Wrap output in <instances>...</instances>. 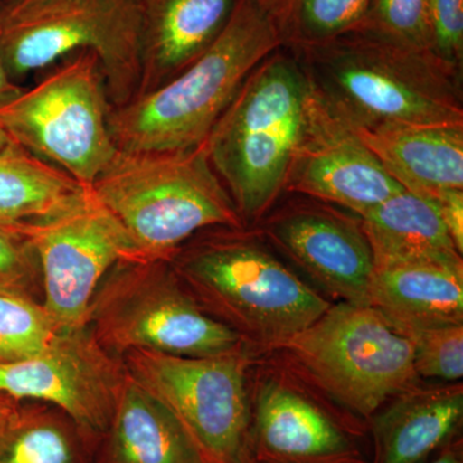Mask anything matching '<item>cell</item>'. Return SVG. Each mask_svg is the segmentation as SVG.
<instances>
[{
  "instance_id": "obj_1",
  "label": "cell",
  "mask_w": 463,
  "mask_h": 463,
  "mask_svg": "<svg viewBox=\"0 0 463 463\" xmlns=\"http://www.w3.org/2000/svg\"><path fill=\"white\" fill-rule=\"evenodd\" d=\"M288 50L317 99L352 129L463 124L462 71L431 51L361 32Z\"/></svg>"
},
{
  "instance_id": "obj_2",
  "label": "cell",
  "mask_w": 463,
  "mask_h": 463,
  "mask_svg": "<svg viewBox=\"0 0 463 463\" xmlns=\"http://www.w3.org/2000/svg\"><path fill=\"white\" fill-rule=\"evenodd\" d=\"M282 47L272 14L259 0H237L227 26L199 60L169 83L109 109L116 148L163 152L203 145L252 70Z\"/></svg>"
},
{
  "instance_id": "obj_3",
  "label": "cell",
  "mask_w": 463,
  "mask_h": 463,
  "mask_svg": "<svg viewBox=\"0 0 463 463\" xmlns=\"http://www.w3.org/2000/svg\"><path fill=\"white\" fill-rule=\"evenodd\" d=\"M169 263L207 313L260 346L279 349L331 307L249 227L201 231Z\"/></svg>"
},
{
  "instance_id": "obj_4",
  "label": "cell",
  "mask_w": 463,
  "mask_h": 463,
  "mask_svg": "<svg viewBox=\"0 0 463 463\" xmlns=\"http://www.w3.org/2000/svg\"><path fill=\"white\" fill-rule=\"evenodd\" d=\"M309 96L297 57L279 48L252 70L203 142L245 227L260 223L285 194Z\"/></svg>"
},
{
  "instance_id": "obj_5",
  "label": "cell",
  "mask_w": 463,
  "mask_h": 463,
  "mask_svg": "<svg viewBox=\"0 0 463 463\" xmlns=\"http://www.w3.org/2000/svg\"><path fill=\"white\" fill-rule=\"evenodd\" d=\"M90 192L141 258L169 260L201 231L245 227L210 164L205 143L183 151L118 149Z\"/></svg>"
},
{
  "instance_id": "obj_6",
  "label": "cell",
  "mask_w": 463,
  "mask_h": 463,
  "mask_svg": "<svg viewBox=\"0 0 463 463\" xmlns=\"http://www.w3.org/2000/svg\"><path fill=\"white\" fill-rule=\"evenodd\" d=\"M88 327L123 358L134 350L215 356L242 349L237 332L207 313L169 260L136 258L109 269L91 300Z\"/></svg>"
},
{
  "instance_id": "obj_7",
  "label": "cell",
  "mask_w": 463,
  "mask_h": 463,
  "mask_svg": "<svg viewBox=\"0 0 463 463\" xmlns=\"http://www.w3.org/2000/svg\"><path fill=\"white\" fill-rule=\"evenodd\" d=\"M111 108L99 57L80 51L0 103V127L12 142L90 190L118 152L109 129Z\"/></svg>"
},
{
  "instance_id": "obj_8",
  "label": "cell",
  "mask_w": 463,
  "mask_h": 463,
  "mask_svg": "<svg viewBox=\"0 0 463 463\" xmlns=\"http://www.w3.org/2000/svg\"><path fill=\"white\" fill-rule=\"evenodd\" d=\"M279 349L327 397L362 419L417 385L411 340L370 306L340 301Z\"/></svg>"
},
{
  "instance_id": "obj_9",
  "label": "cell",
  "mask_w": 463,
  "mask_h": 463,
  "mask_svg": "<svg viewBox=\"0 0 463 463\" xmlns=\"http://www.w3.org/2000/svg\"><path fill=\"white\" fill-rule=\"evenodd\" d=\"M0 29L3 60L14 80L90 51L99 57L112 108L138 93L136 0H53L0 24Z\"/></svg>"
},
{
  "instance_id": "obj_10",
  "label": "cell",
  "mask_w": 463,
  "mask_h": 463,
  "mask_svg": "<svg viewBox=\"0 0 463 463\" xmlns=\"http://www.w3.org/2000/svg\"><path fill=\"white\" fill-rule=\"evenodd\" d=\"M123 361L128 374L178 417L207 461L243 462L251 425L243 347L203 358L134 350Z\"/></svg>"
},
{
  "instance_id": "obj_11",
  "label": "cell",
  "mask_w": 463,
  "mask_h": 463,
  "mask_svg": "<svg viewBox=\"0 0 463 463\" xmlns=\"http://www.w3.org/2000/svg\"><path fill=\"white\" fill-rule=\"evenodd\" d=\"M11 230L35 252L42 304L57 331L87 326L97 288L114 265L141 258L132 240L90 190L57 214Z\"/></svg>"
},
{
  "instance_id": "obj_12",
  "label": "cell",
  "mask_w": 463,
  "mask_h": 463,
  "mask_svg": "<svg viewBox=\"0 0 463 463\" xmlns=\"http://www.w3.org/2000/svg\"><path fill=\"white\" fill-rule=\"evenodd\" d=\"M127 377L123 358L83 326L57 331L30 358L0 364V392L17 402L53 405L97 443L108 430Z\"/></svg>"
},
{
  "instance_id": "obj_13",
  "label": "cell",
  "mask_w": 463,
  "mask_h": 463,
  "mask_svg": "<svg viewBox=\"0 0 463 463\" xmlns=\"http://www.w3.org/2000/svg\"><path fill=\"white\" fill-rule=\"evenodd\" d=\"M402 191L354 130L332 115L310 90L306 129L285 194L334 203L361 216Z\"/></svg>"
},
{
  "instance_id": "obj_14",
  "label": "cell",
  "mask_w": 463,
  "mask_h": 463,
  "mask_svg": "<svg viewBox=\"0 0 463 463\" xmlns=\"http://www.w3.org/2000/svg\"><path fill=\"white\" fill-rule=\"evenodd\" d=\"M257 225L261 239L326 291L344 303L370 306L374 260L361 221L315 203H289Z\"/></svg>"
},
{
  "instance_id": "obj_15",
  "label": "cell",
  "mask_w": 463,
  "mask_h": 463,
  "mask_svg": "<svg viewBox=\"0 0 463 463\" xmlns=\"http://www.w3.org/2000/svg\"><path fill=\"white\" fill-rule=\"evenodd\" d=\"M246 457L267 463H364L343 425L279 380L258 389Z\"/></svg>"
},
{
  "instance_id": "obj_16",
  "label": "cell",
  "mask_w": 463,
  "mask_h": 463,
  "mask_svg": "<svg viewBox=\"0 0 463 463\" xmlns=\"http://www.w3.org/2000/svg\"><path fill=\"white\" fill-rule=\"evenodd\" d=\"M236 3L237 0H136L141 58L137 96L169 83L199 60L227 26Z\"/></svg>"
},
{
  "instance_id": "obj_17",
  "label": "cell",
  "mask_w": 463,
  "mask_h": 463,
  "mask_svg": "<svg viewBox=\"0 0 463 463\" xmlns=\"http://www.w3.org/2000/svg\"><path fill=\"white\" fill-rule=\"evenodd\" d=\"M353 130L404 190L429 200L463 190V124H380Z\"/></svg>"
},
{
  "instance_id": "obj_18",
  "label": "cell",
  "mask_w": 463,
  "mask_h": 463,
  "mask_svg": "<svg viewBox=\"0 0 463 463\" xmlns=\"http://www.w3.org/2000/svg\"><path fill=\"white\" fill-rule=\"evenodd\" d=\"M94 463H210L163 402L128 374Z\"/></svg>"
},
{
  "instance_id": "obj_19",
  "label": "cell",
  "mask_w": 463,
  "mask_h": 463,
  "mask_svg": "<svg viewBox=\"0 0 463 463\" xmlns=\"http://www.w3.org/2000/svg\"><path fill=\"white\" fill-rule=\"evenodd\" d=\"M463 420L461 385L417 390L373 417V463H423L455 440Z\"/></svg>"
},
{
  "instance_id": "obj_20",
  "label": "cell",
  "mask_w": 463,
  "mask_h": 463,
  "mask_svg": "<svg viewBox=\"0 0 463 463\" xmlns=\"http://www.w3.org/2000/svg\"><path fill=\"white\" fill-rule=\"evenodd\" d=\"M370 307L401 332L463 323V269L421 263L376 265Z\"/></svg>"
},
{
  "instance_id": "obj_21",
  "label": "cell",
  "mask_w": 463,
  "mask_h": 463,
  "mask_svg": "<svg viewBox=\"0 0 463 463\" xmlns=\"http://www.w3.org/2000/svg\"><path fill=\"white\" fill-rule=\"evenodd\" d=\"M359 218L374 267L421 263L463 269L462 254L432 200L404 190Z\"/></svg>"
},
{
  "instance_id": "obj_22",
  "label": "cell",
  "mask_w": 463,
  "mask_h": 463,
  "mask_svg": "<svg viewBox=\"0 0 463 463\" xmlns=\"http://www.w3.org/2000/svg\"><path fill=\"white\" fill-rule=\"evenodd\" d=\"M90 190L12 142L0 151V225L35 223L66 209Z\"/></svg>"
},
{
  "instance_id": "obj_23",
  "label": "cell",
  "mask_w": 463,
  "mask_h": 463,
  "mask_svg": "<svg viewBox=\"0 0 463 463\" xmlns=\"http://www.w3.org/2000/svg\"><path fill=\"white\" fill-rule=\"evenodd\" d=\"M96 441L51 404H18L0 429V463H94Z\"/></svg>"
},
{
  "instance_id": "obj_24",
  "label": "cell",
  "mask_w": 463,
  "mask_h": 463,
  "mask_svg": "<svg viewBox=\"0 0 463 463\" xmlns=\"http://www.w3.org/2000/svg\"><path fill=\"white\" fill-rule=\"evenodd\" d=\"M56 332V326L41 301L0 288V364L35 355Z\"/></svg>"
},
{
  "instance_id": "obj_25",
  "label": "cell",
  "mask_w": 463,
  "mask_h": 463,
  "mask_svg": "<svg viewBox=\"0 0 463 463\" xmlns=\"http://www.w3.org/2000/svg\"><path fill=\"white\" fill-rule=\"evenodd\" d=\"M371 0H295L285 33V47L319 44L352 33L362 23Z\"/></svg>"
},
{
  "instance_id": "obj_26",
  "label": "cell",
  "mask_w": 463,
  "mask_h": 463,
  "mask_svg": "<svg viewBox=\"0 0 463 463\" xmlns=\"http://www.w3.org/2000/svg\"><path fill=\"white\" fill-rule=\"evenodd\" d=\"M429 5L430 0H371L367 14L353 32L431 51Z\"/></svg>"
},
{
  "instance_id": "obj_27",
  "label": "cell",
  "mask_w": 463,
  "mask_h": 463,
  "mask_svg": "<svg viewBox=\"0 0 463 463\" xmlns=\"http://www.w3.org/2000/svg\"><path fill=\"white\" fill-rule=\"evenodd\" d=\"M413 346L417 376L458 381L463 376V323L402 332Z\"/></svg>"
},
{
  "instance_id": "obj_28",
  "label": "cell",
  "mask_w": 463,
  "mask_h": 463,
  "mask_svg": "<svg viewBox=\"0 0 463 463\" xmlns=\"http://www.w3.org/2000/svg\"><path fill=\"white\" fill-rule=\"evenodd\" d=\"M0 288L29 295L42 303V276L29 241L0 225Z\"/></svg>"
},
{
  "instance_id": "obj_29",
  "label": "cell",
  "mask_w": 463,
  "mask_h": 463,
  "mask_svg": "<svg viewBox=\"0 0 463 463\" xmlns=\"http://www.w3.org/2000/svg\"><path fill=\"white\" fill-rule=\"evenodd\" d=\"M430 50L448 66L462 71L463 0H430Z\"/></svg>"
},
{
  "instance_id": "obj_30",
  "label": "cell",
  "mask_w": 463,
  "mask_h": 463,
  "mask_svg": "<svg viewBox=\"0 0 463 463\" xmlns=\"http://www.w3.org/2000/svg\"><path fill=\"white\" fill-rule=\"evenodd\" d=\"M435 205L457 250L463 252V190H448L435 197Z\"/></svg>"
},
{
  "instance_id": "obj_31",
  "label": "cell",
  "mask_w": 463,
  "mask_h": 463,
  "mask_svg": "<svg viewBox=\"0 0 463 463\" xmlns=\"http://www.w3.org/2000/svg\"><path fill=\"white\" fill-rule=\"evenodd\" d=\"M53 0H0V24Z\"/></svg>"
},
{
  "instance_id": "obj_32",
  "label": "cell",
  "mask_w": 463,
  "mask_h": 463,
  "mask_svg": "<svg viewBox=\"0 0 463 463\" xmlns=\"http://www.w3.org/2000/svg\"><path fill=\"white\" fill-rule=\"evenodd\" d=\"M268 11L276 18L279 27H281L283 39H285L286 29L289 16H291L292 7H294L295 0H259Z\"/></svg>"
},
{
  "instance_id": "obj_33",
  "label": "cell",
  "mask_w": 463,
  "mask_h": 463,
  "mask_svg": "<svg viewBox=\"0 0 463 463\" xmlns=\"http://www.w3.org/2000/svg\"><path fill=\"white\" fill-rule=\"evenodd\" d=\"M0 36H2V29H0ZM23 90L24 88H21L16 80H14L12 76L9 75L5 60H3L2 48H0V103L14 99Z\"/></svg>"
},
{
  "instance_id": "obj_34",
  "label": "cell",
  "mask_w": 463,
  "mask_h": 463,
  "mask_svg": "<svg viewBox=\"0 0 463 463\" xmlns=\"http://www.w3.org/2000/svg\"><path fill=\"white\" fill-rule=\"evenodd\" d=\"M461 441H450L443 449L439 450L434 458L428 459L423 463H463Z\"/></svg>"
},
{
  "instance_id": "obj_35",
  "label": "cell",
  "mask_w": 463,
  "mask_h": 463,
  "mask_svg": "<svg viewBox=\"0 0 463 463\" xmlns=\"http://www.w3.org/2000/svg\"><path fill=\"white\" fill-rule=\"evenodd\" d=\"M18 404H20V402L0 392V429L11 419L12 414L17 410Z\"/></svg>"
},
{
  "instance_id": "obj_36",
  "label": "cell",
  "mask_w": 463,
  "mask_h": 463,
  "mask_svg": "<svg viewBox=\"0 0 463 463\" xmlns=\"http://www.w3.org/2000/svg\"><path fill=\"white\" fill-rule=\"evenodd\" d=\"M12 139L9 138V136L7 133L5 132V129H3L2 127H0V151H3V149L7 148L9 145H11Z\"/></svg>"
},
{
  "instance_id": "obj_37",
  "label": "cell",
  "mask_w": 463,
  "mask_h": 463,
  "mask_svg": "<svg viewBox=\"0 0 463 463\" xmlns=\"http://www.w3.org/2000/svg\"><path fill=\"white\" fill-rule=\"evenodd\" d=\"M243 463H267V462L255 461V459L250 458V457H245V459H243Z\"/></svg>"
}]
</instances>
